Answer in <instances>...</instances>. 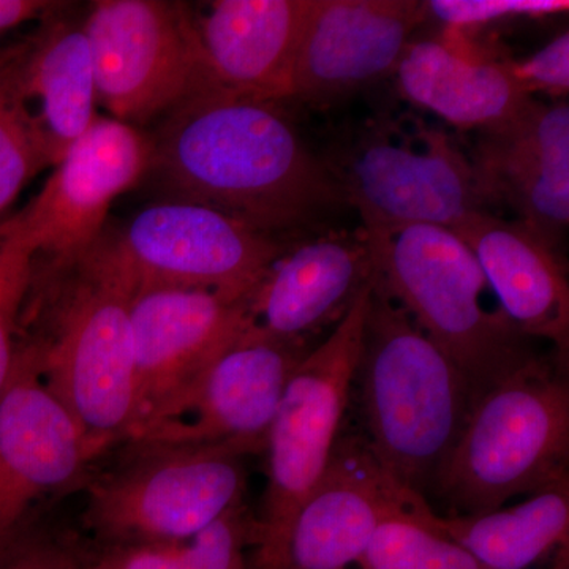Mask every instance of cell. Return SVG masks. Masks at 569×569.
<instances>
[{
    "instance_id": "cell-25",
    "label": "cell",
    "mask_w": 569,
    "mask_h": 569,
    "mask_svg": "<svg viewBox=\"0 0 569 569\" xmlns=\"http://www.w3.org/2000/svg\"><path fill=\"white\" fill-rule=\"evenodd\" d=\"M36 241L13 213L0 223V395L13 369L20 318L31 284Z\"/></svg>"
},
{
    "instance_id": "cell-32",
    "label": "cell",
    "mask_w": 569,
    "mask_h": 569,
    "mask_svg": "<svg viewBox=\"0 0 569 569\" xmlns=\"http://www.w3.org/2000/svg\"><path fill=\"white\" fill-rule=\"evenodd\" d=\"M9 52L10 48H2V50H0V66H2L3 61H6L7 56H9Z\"/></svg>"
},
{
    "instance_id": "cell-2",
    "label": "cell",
    "mask_w": 569,
    "mask_h": 569,
    "mask_svg": "<svg viewBox=\"0 0 569 569\" xmlns=\"http://www.w3.org/2000/svg\"><path fill=\"white\" fill-rule=\"evenodd\" d=\"M132 277L103 234L69 261L33 258L18 340L97 456L126 440L134 419Z\"/></svg>"
},
{
    "instance_id": "cell-24",
    "label": "cell",
    "mask_w": 569,
    "mask_h": 569,
    "mask_svg": "<svg viewBox=\"0 0 569 569\" xmlns=\"http://www.w3.org/2000/svg\"><path fill=\"white\" fill-rule=\"evenodd\" d=\"M436 512L385 520L355 569H489L433 527Z\"/></svg>"
},
{
    "instance_id": "cell-17",
    "label": "cell",
    "mask_w": 569,
    "mask_h": 569,
    "mask_svg": "<svg viewBox=\"0 0 569 569\" xmlns=\"http://www.w3.org/2000/svg\"><path fill=\"white\" fill-rule=\"evenodd\" d=\"M426 18L419 0H312L290 99L325 102L387 77Z\"/></svg>"
},
{
    "instance_id": "cell-12",
    "label": "cell",
    "mask_w": 569,
    "mask_h": 569,
    "mask_svg": "<svg viewBox=\"0 0 569 569\" xmlns=\"http://www.w3.org/2000/svg\"><path fill=\"white\" fill-rule=\"evenodd\" d=\"M149 163V134L99 114L18 212L36 241V258L69 261L89 252L104 234L111 204L146 178Z\"/></svg>"
},
{
    "instance_id": "cell-19",
    "label": "cell",
    "mask_w": 569,
    "mask_h": 569,
    "mask_svg": "<svg viewBox=\"0 0 569 569\" xmlns=\"http://www.w3.org/2000/svg\"><path fill=\"white\" fill-rule=\"evenodd\" d=\"M310 6L312 0H216L192 7L213 86L269 102L290 99Z\"/></svg>"
},
{
    "instance_id": "cell-9",
    "label": "cell",
    "mask_w": 569,
    "mask_h": 569,
    "mask_svg": "<svg viewBox=\"0 0 569 569\" xmlns=\"http://www.w3.org/2000/svg\"><path fill=\"white\" fill-rule=\"evenodd\" d=\"M82 28L99 103L116 121L141 129L193 97L219 91L206 70L187 3L97 0Z\"/></svg>"
},
{
    "instance_id": "cell-6",
    "label": "cell",
    "mask_w": 569,
    "mask_h": 569,
    "mask_svg": "<svg viewBox=\"0 0 569 569\" xmlns=\"http://www.w3.org/2000/svg\"><path fill=\"white\" fill-rule=\"evenodd\" d=\"M372 282L358 295L331 336L307 353L266 437L268 488L258 516L260 541L249 569H283L288 538L335 451L361 362Z\"/></svg>"
},
{
    "instance_id": "cell-23",
    "label": "cell",
    "mask_w": 569,
    "mask_h": 569,
    "mask_svg": "<svg viewBox=\"0 0 569 569\" xmlns=\"http://www.w3.org/2000/svg\"><path fill=\"white\" fill-rule=\"evenodd\" d=\"M432 523L489 569H529L568 542V479L516 507L451 518L433 515Z\"/></svg>"
},
{
    "instance_id": "cell-15",
    "label": "cell",
    "mask_w": 569,
    "mask_h": 569,
    "mask_svg": "<svg viewBox=\"0 0 569 569\" xmlns=\"http://www.w3.org/2000/svg\"><path fill=\"white\" fill-rule=\"evenodd\" d=\"M430 509L385 470L365 437L337 438L317 489L296 516L283 569H355L378 527Z\"/></svg>"
},
{
    "instance_id": "cell-28",
    "label": "cell",
    "mask_w": 569,
    "mask_h": 569,
    "mask_svg": "<svg viewBox=\"0 0 569 569\" xmlns=\"http://www.w3.org/2000/svg\"><path fill=\"white\" fill-rule=\"evenodd\" d=\"M427 17L449 28L488 24L516 17H549L569 10L567 0H429Z\"/></svg>"
},
{
    "instance_id": "cell-33",
    "label": "cell",
    "mask_w": 569,
    "mask_h": 569,
    "mask_svg": "<svg viewBox=\"0 0 569 569\" xmlns=\"http://www.w3.org/2000/svg\"><path fill=\"white\" fill-rule=\"evenodd\" d=\"M89 565H91V563H89ZM89 565H86V567H84V568H81V569H86V568H88V567H89Z\"/></svg>"
},
{
    "instance_id": "cell-16",
    "label": "cell",
    "mask_w": 569,
    "mask_h": 569,
    "mask_svg": "<svg viewBox=\"0 0 569 569\" xmlns=\"http://www.w3.org/2000/svg\"><path fill=\"white\" fill-rule=\"evenodd\" d=\"M130 326L134 358L132 429L192 383L247 329L242 301L186 287L134 291Z\"/></svg>"
},
{
    "instance_id": "cell-21",
    "label": "cell",
    "mask_w": 569,
    "mask_h": 569,
    "mask_svg": "<svg viewBox=\"0 0 569 569\" xmlns=\"http://www.w3.org/2000/svg\"><path fill=\"white\" fill-rule=\"evenodd\" d=\"M452 231L477 258L509 321L567 355L569 287L556 250L526 224L490 211L471 213Z\"/></svg>"
},
{
    "instance_id": "cell-20",
    "label": "cell",
    "mask_w": 569,
    "mask_h": 569,
    "mask_svg": "<svg viewBox=\"0 0 569 569\" xmlns=\"http://www.w3.org/2000/svg\"><path fill=\"white\" fill-rule=\"evenodd\" d=\"M7 77L48 168L99 118L96 71L82 22L51 14L11 48Z\"/></svg>"
},
{
    "instance_id": "cell-31",
    "label": "cell",
    "mask_w": 569,
    "mask_h": 569,
    "mask_svg": "<svg viewBox=\"0 0 569 569\" xmlns=\"http://www.w3.org/2000/svg\"><path fill=\"white\" fill-rule=\"evenodd\" d=\"M66 3L44 0H0V33L20 28L32 20H47L58 13Z\"/></svg>"
},
{
    "instance_id": "cell-5",
    "label": "cell",
    "mask_w": 569,
    "mask_h": 569,
    "mask_svg": "<svg viewBox=\"0 0 569 569\" xmlns=\"http://www.w3.org/2000/svg\"><path fill=\"white\" fill-rule=\"evenodd\" d=\"M569 389L538 356L485 392L468 417L436 489L458 516L567 481Z\"/></svg>"
},
{
    "instance_id": "cell-1",
    "label": "cell",
    "mask_w": 569,
    "mask_h": 569,
    "mask_svg": "<svg viewBox=\"0 0 569 569\" xmlns=\"http://www.w3.org/2000/svg\"><path fill=\"white\" fill-rule=\"evenodd\" d=\"M148 174L170 201L206 206L272 236L347 204L342 187L279 102L201 93L149 134Z\"/></svg>"
},
{
    "instance_id": "cell-27",
    "label": "cell",
    "mask_w": 569,
    "mask_h": 569,
    "mask_svg": "<svg viewBox=\"0 0 569 569\" xmlns=\"http://www.w3.org/2000/svg\"><path fill=\"white\" fill-rule=\"evenodd\" d=\"M258 541V516L242 501L183 542L182 563L187 569H247L244 550Z\"/></svg>"
},
{
    "instance_id": "cell-30",
    "label": "cell",
    "mask_w": 569,
    "mask_h": 569,
    "mask_svg": "<svg viewBox=\"0 0 569 569\" xmlns=\"http://www.w3.org/2000/svg\"><path fill=\"white\" fill-rule=\"evenodd\" d=\"M523 91L546 92L563 100L569 89V33H560L527 61L511 63Z\"/></svg>"
},
{
    "instance_id": "cell-13",
    "label": "cell",
    "mask_w": 569,
    "mask_h": 569,
    "mask_svg": "<svg viewBox=\"0 0 569 569\" xmlns=\"http://www.w3.org/2000/svg\"><path fill=\"white\" fill-rule=\"evenodd\" d=\"M97 458L44 385L33 348L18 340L0 395V542L29 522L37 501L77 485Z\"/></svg>"
},
{
    "instance_id": "cell-22",
    "label": "cell",
    "mask_w": 569,
    "mask_h": 569,
    "mask_svg": "<svg viewBox=\"0 0 569 569\" xmlns=\"http://www.w3.org/2000/svg\"><path fill=\"white\" fill-rule=\"evenodd\" d=\"M403 97L459 129H486L518 114L533 97L511 63L479 58L447 40L408 44L396 67Z\"/></svg>"
},
{
    "instance_id": "cell-29",
    "label": "cell",
    "mask_w": 569,
    "mask_h": 569,
    "mask_svg": "<svg viewBox=\"0 0 569 569\" xmlns=\"http://www.w3.org/2000/svg\"><path fill=\"white\" fill-rule=\"evenodd\" d=\"M89 563L73 542L29 522L0 542V569H81Z\"/></svg>"
},
{
    "instance_id": "cell-3",
    "label": "cell",
    "mask_w": 569,
    "mask_h": 569,
    "mask_svg": "<svg viewBox=\"0 0 569 569\" xmlns=\"http://www.w3.org/2000/svg\"><path fill=\"white\" fill-rule=\"evenodd\" d=\"M358 376L367 445L397 482L425 497L458 443L473 395L459 367L376 280Z\"/></svg>"
},
{
    "instance_id": "cell-4",
    "label": "cell",
    "mask_w": 569,
    "mask_h": 569,
    "mask_svg": "<svg viewBox=\"0 0 569 569\" xmlns=\"http://www.w3.org/2000/svg\"><path fill=\"white\" fill-rule=\"evenodd\" d=\"M373 280L459 367L479 397L537 358L501 310H488V282L466 242L449 228L413 224L367 233Z\"/></svg>"
},
{
    "instance_id": "cell-8",
    "label": "cell",
    "mask_w": 569,
    "mask_h": 569,
    "mask_svg": "<svg viewBox=\"0 0 569 569\" xmlns=\"http://www.w3.org/2000/svg\"><path fill=\"white\" fill-rule=\"evenodd\" d=\"M367 233L413 224L452 228L489 211L468 153L417 119H376L329 168Z\"/></svg>"
},
{
    "instance_id": "cell-26",
    "label": "cell",
    "mask_w": 569,
    "mask_h": 569,
    "mask_svg": "<svg viewBox=\"0 0 569 569\" xmlns=\"http://www.w3.org/2000/svg\"><path fill=\"white\" fill-rule=\"evenodd\" d=\"M10 52L0 66V223L9 219L24 187L48 168L7 77Z\"/></svg>"
},
{
    "instance_id": "cell-14",
    "label": "cell",
    "mask_w": 569,
    "mask_h": 569,
    "mask_svg": "<svg viewBox=\"0 0 569 569\" xmlns=\"http://www.w3.org/2000/svg\"><path fill=\"white\" fill-rule=\"evenodd\" d=\"M468 153L486 206L503 204L556 250L569 223V107L531 99L478 130Z\"/></svg>"
},
{
    "instance_id": "cell-18",
    "label": "cell",
    "mask_w": 569,
    "mask_h": 569,
    "mask_svg": "<svg viewBox=\"0 0 569 569\" xmlns=\"http://www.w3.org/2000/svg\"><path fill=\"white\" fill-rule=\"evenodd\" d=\"M373 276L365 230L325 234L284 249L242 301L246 331L305 343L307 336L339 323Z\"/></svg>"
},
{
    "instance_id": "cell-11",
    "label": "cell",
    "mask_w": 569,
    "mask_h": 569,
    "mask_svg": "<svg viewBox=\"0 0 569 569\" xmlns=\"http://www.w3.org/2000/svg\"><path fill=\"white\" fill-rule=\"evenodd\" d=\"M110 242L137 290L200 288L233 302L252 293L284 250L222 212L170 200L142 209Z\"/></svg>"
},
{
    "instance_id": "cell-10",
    "label": "cell",
    "mask_w": 569,
    "mask_h": 569,
    "mask_svg": "<svg viewBox=\"0 0 569 569\" xmlns=\"http://www.w3.org/2000/svg\"><path fill=\"white\" fill-rule=\"evenodd\" d=\"M309 351L244 332L192 383L141 419L123 443L264 451L288 381Z\"/></svg>"
},
{
    "instance_id": "cell-7",
    "label": "cell",
    "mask_w": 569,
    "mask_h": 569,
    "mask_svg": "<svg viewBox=\"0 0 569 569\" xmlns=\"http://www.w3.org/2000/svg\"><path fill=\"white\" fill-rule=\"evenodd\" d=\"M122 459L88 482L84 520L114 546L181 545L242 503L244 456L230 448L127 441Z\"/></svg>"
}]
</instances>
